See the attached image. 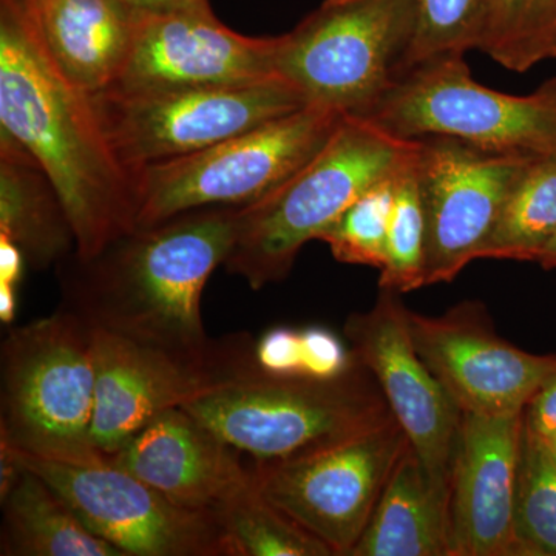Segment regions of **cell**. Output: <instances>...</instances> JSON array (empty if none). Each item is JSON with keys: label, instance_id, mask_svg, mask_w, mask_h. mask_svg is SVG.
Here are the masks:
<instances>
[{"label": "cell", "instance_id": "cell-14", "mask_svg": "<svg viewBox=\"0 0 556 556\" xmlns=\"http://www.w3.org/2000/svg\"><path fill=\"white\" fill-rule=\"evenodd\" d=\"M409 329L419 356L468 415H522L556 367V354L527 353L501 338L481 302L442 316L409 311Z\"/></svg>", "mask_w": 556, "mask_h": 556}, {"label": "cell", "instance_id": "cell-24", "mask_svg": "<svg viewBox=\"0 0 556 556\" xmlns=\"http://www.w3.org/2000/svg\"><path fill=\"white\" fill-rule=\"evenodd\" d=\"M478 50L511 72L556 58V0H486Z\"/></svg>", "mask_w": 556, "mask_h": 556}, {"label": "cell", "instance_id": "cell-1", "mask_svg": "<svg viewBox=\"0 0 556 556\" xmlns=\"http://www.w3.org/2000/svg\"><path fill=\"white\" fill-rule=\"evenodd\" d=\"M0 137L50 179L76 257H94L137 228V175L110 144L93 98L51 61L22 0H0Z\"/></svg>", "mask_w": 556, "mask_h": 556}, {"label": "cell", "instance_id": "cell-3", "mask_svg": "<svg viewBox=\"0 0 556 556\" xmlns=\"http://www.w3.org/2000/svg\"><path fill=\"white\" fill-rule=\"evenodd\" d=\"M419 139H401L364 116L343 115L316 155L278 188L241 207L225 268L252 289L291 273L300 249L320 239L351 204L412 160Z\"/></svg>", "mask_w": 556, "mask_h": 556}, {"label": "cell", "instance_id": "cell-28", "mask_svg": "<svg viewBox=\"0 0 556 556\" xmlns=\"http://www.w3.org/2000/svg\"><path fill=\"white\" fill-rule=\"evenodd\" d=\"M486 0H415V21L401 73L444 56H466L478 49ZM394 78V79H396Z\"/></svg>", "mask_w": 556, "mask_h": 556}, {"label": "cell", "instance_id": "cell-32", "mask_svg": "<svg viewBox=\"0 0 556 556\" xmlns=\"http://www.w3.org/2000/svg\"><path fill=\"white\" fill-rule=\"evenodd\" d=\"M141 13H166V11L189 9L207 0H124Z\"/></svg>", "mask_w": 556, "mask_h": 556}, {"label": "cell", "instance_id": "cell-29", "mask_svg": "<svg viewBox=\"0 0 556 556\" xmlns=\"http://www.w3.org/2000/svg\"><path fill=\"white\" fill-rule=\"evenodd\" d=\"M399 172L358 197L321 233L318 240L328 244L338 262L379 270L383 268Z\"/></svg>", "mask_w": 556, "mask_h": 556}, {"label": "cell", "instance_id": "cell-8", "mask_svg": "<svg viewBox=\"0 0 556 556\" xmlns=\"http://www.w3.org/2000/svg\"><path fill=\"white\" fill-rule=\"evenodd\" d=\"M413 21L415 0H324L278 36L277 75L306 105L364 116L396 78Z\"/></svg>", "mask_w": 556, "mask_h": 556}, {"label": "cell", "instance_id": "cell-10", "mask_svg": "<svg viewBox=\"0 0 556 556\" xmlns=\"http://www.w3.org/2000/svg\"><path fill=\"white\" fill-rule=\"evenodd\" d=\"M408 444L391 419L303 455L255 460V485L332 555L350 556Z\"/></svg>", "mask_w": 556, "mask_h": 556}, {"label": "cell", "instance_id": "cell-25", "mask_svg": "<svg viewBox=\"0 0 556 556\" xmlns=\"http://www.w3.org/2000/svg\"><path fill=\"white\" fill-rule=\"evenodd\" d=\"M217 515L236 556H334L320 540L273 506L258 492L255 479L230 496Z\"/></svg>", "mask_w": 556, "mask_h": 556}, {"label": "cell", "instance_id": "cell-31", "mask_svg": "<svg viewBox=\"0 0 556 556\" xmlns=\"http://www.w3.org/2000/svg\"><path fill=\"white\" fill-rule=\"evenodd\" d=\"M25 265L27 262L21 249L13 241L0 237V289L17 292Z\"/></svg>", "mask_w": 556, "mask_h": 556}, {"label": "cell", "instance_id": "cell-5", "mask_svg": "<svg viewBox=\"0 0 556 556\" xmlns=\"http://www.w3.org/2000/svg\"><path fill=\"white\" fill-rule=\"evenodd\" d=\"M182 408L255 460L303 455L394 419L378 380L356 356L329 379L255 367Z\"/></svg>", "mask_w": 556, "mask_h": 556}, {"label": "cell", "instance_id": "cell-33", "mask_svg": "<svg viewBox=\"0 0 556 556\" xmlns=\"http://www.w3.org/2000/svg\"><path fill=\"white\" fill-rule=\"evenodd\" d=\"M536 263L543 266L544 269H556V232L555 236L548 240L546 248L538 255Z\"/></svg>", "mask_w": 556, "mask_h": 556}, {"label": "cell", "instance_id": "cell-12", "mask_svg": "<svg viewBox=\"0 0 556 556\" xmlns=\"http://www.w3.org/2000/svg\"><path fill=\"white\" fill-rule=\"evenodd\" d=\"M17 455L94 535L124 556H236L217 514L179 506L109 460L64 463Z\"/></svg>", "mask_w": 556, "mask_h": 556}, {"label": "cell", "instance_id": "cell-18", "mask_svg": "<svg viewBox=\"0 0 556 556\" xmlns=\"http://www.w3.org/2000/svg\"><path fill=\"white\" fill-rule=\"evenodd\" d=\"M241 455L185 408H174L150 420L104 459L179 506L217 514L254 479Z\"/></svg>", "mask_w": 556, "mask_h": 556}, {"label": "cell", "instance_id": "cell-2", "mask_svg": "<svg viewBox=\"0 0 556 556\" xmlns=\"http://www.w3.org/2000/svg\"><path fill=\"white\" fill-rule=\"evenodd\" d=\"M241 207H203L135 228L94 257L62 262L64 305L94 328L170 353L214 343L201 318L208 277L225 265Z\"/></svg>", "mask_w": 556, "mask_h": 556}, {"label": "cell", "instance_id": "cell-6", "mask_svg": "<svg viewBox=\"0 0 556 556\" xmlns=\"http://www.w3.org/2000/svg\"><path fill=\"white\" fill-rule=\"evenodd\" d=\"M401 139L447 137L500 153H555L556 78L529 97L481 86L466 56H444L401 73L365 113Z\"/></svg>", "mask_w": 556, "mask_h": 556}, {"label": "cell", "instance_id": "cell-4", "mask_svg": "<svg viewBox=\"0 0 556 556\" xmlns=\"http://www.w3.org/2000/svg\"><path fill=\"white\" fill-rule=\"evenodd\" d=\"M97 328L64 303L10 328L0 348V441L64 463L104 459L93 444Z\"/></svg>", "mask_w": 556, "mask_h": 556}, {"label": "cell", "instance_id": "cell-17", "mask_svg": "<svg viewBox=\"0 0 556 556\" xmlns=\"http://www.w3.org/2000/svg\"><path fill=\"white\" fill-rule=\"evenodd\" d=\"M522 427L525 413H464L450 478L452 556H515Z\"/></svg>", "mask_w": 556, "mask_h": 556}, {"label": "cell", "instance_id": "cell-26", "mask_svg": "<svg viewBox=\"0 0 556 556\" xmlns=\"http://www.w3.org/2000/svg\"><path fill=\"white\" fill-rule=\"evenodd\" d=\"M515 556H556V463L543 437L522 427Z\"/></svg>", "mask_w": 556, "mask_h": 556}, {"label": "cell", "instance_id": "cell-21", "mask_svg": "<svg viewBox=\"0 0 556 556\" xmlns=\"http://www.w3.org/2000/svg\"><path fill=\"white\" fill-rule=\"evenodd\" d=\"M0 237L13 241L35 269L61 265L76 251L64 204L42 169L22 150L0 141Z\"/></svg>", "mask_w": 556, "mask_h": 556}, {"label": "cell", "instance_id": "cell-16", "mask_svg": "<svg viewBox=\"0 0 556 556\" xmlns=\"http://www.w3.org/2000/svg\"><path fill=\"white\" fill-rule=\"evenodd\" d=\"M278 38H249L214 16L207 2L141 13L129 60L113 89L241 86L276 78ZM112 90V89H110Z\"/></svg>", "mask_w": 556, "mask_h": 556}, {"label": "cell", "instance_id": "cell-20", "mask_svg": "<svg viewBox=\"0 0 556 556\" xmlns=\"http://www.w3.org/2000/svg\"><path fill=\"white\" fill-rule=\"evenodd\" d=\"M448 497L408 444L350 556H452Z\"/></svg>", "mask_w": 556, "mask_h": 556}, {"label": "cell", "instance_id": "cell-22", "mask_svg": "<svg viewBox=\"0 0 556 556\" xmlns=\"http://www.w3.org/2000/svg\"><path fill=\"white\" fill-rule=\"evenodd\" d=\"M0 503L2 556H124L94 535L67 501L28 467Z\"/></svg>", "mask_w": 556, "mask_h": 556}, {"label": "cell", "instance_id": "cell-13", "mask_svg": "<svg viewBox=\"0 0 556 556\" xmlns=\"http://www.w3.org/2000/svg\"><path fill=\"white\" fill-rule=\"evenodd\" d=\"M533 155L490 152L455 138L419 139L426 287L450 283L482 258L508 192Z\"/></svg>", "mask_w": 556, "mask_h": 556}, {"label": "cell", "instance_id": "cell-27", "mask_svg": "<svg viewBox=\"0 0 556 556\" xmlns=\"http://www.w3.org/2000/svg\"><path fill=\"white\" fill-rule=\"evenodd\" d=\"M417 152L419 146L397 175L386 265L380 269L379 277V289H390L399 294L426 287V217Z\"/></svg>", "mask_w": 556, "mask_h": 556}, {"label": "cell", "instance_id": "cell-34", "mask_svg": "<svg viewBox=\"0 0 556 556\" xmlns=\"http://www.w3.org/2000/svg\"><path fill=\"white\" fill-rule=\"evenodd\" d=\"M546 441V445L551 455L554 456L556 463V433L552 434V437L543 438Z\"/></svg>", "mask_w": 556, "mask_h": 556}, {"label": "cell", "instance_id": "cell-23", "mask_svg": "<svg viewBox=\"0 0 556 556\" xmlns=\"http://www.w3.org/2000/svg\"><path fill=\"white\" fill-rule=\"evenodd\" d=\"M556 232V155H533L508 192L482 258L536 263Z\"/></svg>", "mask_w": 556, "mask_h": 556}, {"label": "cell", "instance_id": "cell-19", "mask_svg": "<svg viewBox=\"0 0 556 556\" xmlns=\"http://www.w3.org/2000/svg\"><path fill=\"white\" fill-rule=\"evenodd\" d=\"M56 67L90 97L126 68L139 11L124 0H22Z\"/></svg>", "mask_w": 556, "mask_h": 556}, {"label": "cell", "instance_id": "cell-9", "mask_svg": "<svg viewBox=\"0 0 556 556\" xmlns=\"http://www.w3.org/2000/svg\"><path fill=\"white\" fill-rule=\"evenodd\" d=\"M93 98L110 144L137 175L182 159L305 108L300 91L276 76L241 86L127 91Z\"/></svg>", "mask_w": 556, "mask_h": 556}, {"label": "cell", "instance_id": "cell-15", "mask_svg": "<svg viewBox=\"0 0 556 556\" xmlns=\"http://www.w3.org/2000/svg\"><path fill=\"white\" fill-rule=\"evenodd\" d=\"M401 295L380 289L371 308L350 314L343 332L428 473L450 486L464 413L417 353Z\"/></svg>", "mask_w": 556, "mask_h": 556}, {"label": "cell", "instance_id": "cell-11", "mask_svg": "<svg viewBox=\"0 0 556 556\" xmlns=\"http://www.w3.org/2000/svg\"><path fill=\"white\" fill-rule=\"evenodd\" d=\"M254 343L239 332L203 353H170L97 328L94 447L108 457L161 413L243 378L255 368Z\"/></svg>", "mask_w": 556, "mask_h": 556}, {"label": "cell", "instance_id": "cell-7", "mask_svg": "<svg viewBox=\"0 0 556 556\" xmlns=\"http://www.w3.org/2000/svg\"><path fill=\"white\" fill-rule=\"evenodd\" d=\"M343 113L305 105L182 159L137 172V228L203 207H247L324 148Z\"/></svg>", "mask_w": 556, "mask_h": 556}, {"label": "cell", "instance_id": "cell-30", "mask_svg": "<svg viewBox=\"0 0 556 556\" xmlns=\"http://www.w3.org/2000/svg\"><path fill=\"white\" fill-rule=\"evenodd\" d=\"M525 422L540 437L548 438L556 433V367L527 405Z\"/></svg>", "mask_w": 556, "mask_h": 556}]
</instances>
